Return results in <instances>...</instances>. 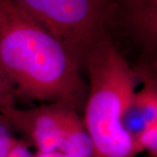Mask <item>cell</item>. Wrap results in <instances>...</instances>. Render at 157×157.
<instances>
[{
  "label": "cell",
  "instance_id": "cell-1",
  "mask_svg": "<svg viewBox=\"0 0 157 157\" xmlns=\"http://www.w3.org/2000/svg\"><path fill=\"white\" fill-rule=\"evenodd\" d=\"M79 71L45 28L5 0L0 24V77L15 96L77 110L87 96Z\"/></svg>",
  "mask_w": 157,
  "mask_h": 157
},
{
  "label": "cell",
  "instance_id": "cell-2",
  "mask_svg": "<svg viewBox=\"0 0 157 157\" xmlns=\"http://www.w3.org/2000/svg\"><path fill=\"white\" fill-rule=\"evenodd\" d=\"M90 79L83 123L94 157H135L133 136L124 127L135 92L136 73L109 38L86 58Z\"/></svg>",
  "mask_w": 157,
  "mask_h": 157
},
{
  "label": "cell",
  "instance_id": "cell-3",
  "mask_svg": "<svg viewBox=\"0 0 157 157\" xmlns=\"http://www.w3.org/2000/svg\"><path fill=\"white\" fill-rule=\"evenodd\" d=\"M45 28L79 69L107 39L109 0H6Z\"/></svg>",
  "mask_w": 157,
  "mask_h": 157
},
{
  "label": "cell",
  "instance_id": "cell-4",
  "mask_svg": "<svg viewBox=\"0 0 157 157\" xmlns=\"http://www.w3.org/2000/svg\"><path fill=\"white\" fill-rule=\"evenodd\" d=\"M106 30L129 39L147 55L156 52L157 0H109Z\"/></svg>",
  "mask_w": 157,
  "mask_h": 157
},
{
  "label": "cell",
  "instance_id": "cell-5",
  "mask_svg": "<svg viewBox=\"0 0 157 157\" xmlns=\"http://www.w3.org/2000/svg\"><path fill=\"white\" fill-rule=\"evenodd\" d=\"M68 108L70 107L62 104H49L30 109L12 107L0 113L12 128L21 131L33 140L39 152L46 153L58 150Z\"/></svg>",
  "mask_w": 157,
  "mask_h": 157
},
{
  "label": "cell",
  "instance_id": "cell-6",
  "mask_svg": "<svg viewBox=\"0 0 157 157\" xmlns=\"http://www.w3.org/2000/svg\"><path fill=\"white\" fill-rule=\"evenodd\" d=\"M73 157H94V145L83 121L73 108L67 112L58 150Z\"/></svg>",
  "mask_w": 157,
  "mask_h": 157
},
{
  "label": "cell",
  "instance_id": "cell-7",
  "mask_svg": "<svg viewBox=\"0 0 157 157\" xmlns=\"http://www.w3.org/2000/svg\"><path fill=\"white\" fill-rule=\"evenodd\" d=\"M144 86L135 92L131 107L140 115L145 124L157 121V86L155 78H150L143 73Z\"/></svg>",
  "mask_w": 157,
  "mask_h": 157
},
{
  "label": "cell",
  "instance_id": "cell-8",
  "mask_svg": "<svg viewBox=\"0 0 157 157\" xmlns=\"http://www.w3.org/2000/svg\"><path fill=\"white\" fill-rule=\"evenodd\" d=\"M137 154L147 150L150 157L157 156V121L145 124V126L133 135Z\"/></svg>",
  "mask_w": 157,
  "mask_h": 157
},
{
  "label": "cell",
  "instance_id": "cell-9",
  "mask_svg": "<svg viewBox=\"0 0 157 157\" xmlns=\"http://www.w3.org/2000/svg\"><path fill=\"white\" fill-rule=\"evenodd\" d=\"M17 139L12 135V127L0 113V157H7Z\"/></svg>",
  "mask_w": 157,
  "mask_h": 157
},
{
  "label": "cell",
  "instance_id": "cell-10",
  "mask_svg": "<svg viewBox=\"0 0 157 157\" xmlns=\"http://www.w3.org/2000/svg\"><path fill=\"white\" fill-rule=\"evenodd\" d=\"M15 98L11 87L0 77V112L9 107H15Z\"/></svg>",
  "mask_w": 157,
  "mask_h": 157
},
{
  "label": "cell",
  "instance_id": "cell-11",
  "mask_svg": "<svg viewBox=\"0 0 157 157\" xmlns=\"http://www.w3.org/2000/svg\"><path fill=\"white\" fill-rule=\"evenodd\" d=\"M7 157H33V155L25 142L17 140Z\"/></svg>",
  "mask_w": 157,
  "mask_h": 157
},
{
  "label": "cell",
  "instance_id": "cell-12",
  "mask_svg": "<svg viewBox=\"0 0 157 157\" xmlns=\"http://www.w3.org/2000/svg\"><path fill=\"white\" fill-rule=\"evenodd\" d=\"M33 157H73V156H69L65 154H62L59 151H52V152H39L33 155Z\"/></svg>",
  "mask_w": 157,
  "mask_h": 157
},
{
  "label": "cell",
  "instance_id": "cell-13",
  "mask_svg": "<svg viewBox=\"0 0 157 157\" xmlns=\"http://www.w3.org/2000/svg\"><path fill=\"white\" fill-rule=\"evenodd\" d=\"M5 16V0H0V24Z\"/></svg>",
  "mask_w": 157,
  "mask_h": 157
},
{
  "label": "cell",
  "instance_id": "cell-14",
  "mask_svg": "<svg viewBox=\"0 0 157 157\" xmlns=\"http://www.w3.org/2000/svg\"><path fill=\"white\" fill-rule=\"evenodd\" d=\"M149 157H150V156H149Z\"/></svg>",
  "mask_w": 157,
  "mask_h": 157
}]
</instances>
